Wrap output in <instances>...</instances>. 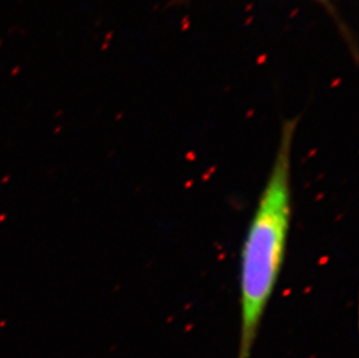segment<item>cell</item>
Returning a JSON list of instances; mask_svg holds the SVG:
<instances>
[{"instance_id": "obj_1", "label": "cell", "mask_w": 359, "mask_h": 358, "mask_svg": "<svg viewBox=\"0 0 359 358\" xmlns=\"http://www.w3.org/2000/svg\"><path fill=\"white\" fill-rule=\"evenodd\" d=\"M294 131L295 122H287L283 127L271 168L241 249L238 358H251L284 267L293 214L292 152Z\"/></svg>"}]
</instances>
